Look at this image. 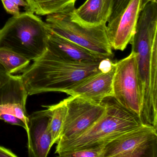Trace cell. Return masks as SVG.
I'll return each instance as SVG.
<instances>
[{"instance_id": "obj_1", "label": "cell", "mask_w": 157, "mask_h": 157, "mask_svg": "<svg viewBox=\"0 0 157 157\" xmlns=\"http://www.w3.org/2000/svg\"><path fill=\"white\" fill-rule=\"evenodd\" d=\"M100 62H81L58 56L48 51L21 75L28 95L45 92L65 93L91 76L101 72Z\"/></svg>"}, {"instance_id": "obj_2", "label": "cell", "mask_w": 157, "mask_h": 157, "mask_svg": "<svg viewBox=\"0 0 157 157\" xmlns=\"http://www.w3.org/2000/svg\"><path fill=\"white\" fill-rule=\"evenodd\" d=\"M103 101L106 106L103 115L78 136L58 141L56 153L104 146L114 139L144 124L139 117L125 109L114 97H108Z\"/></svg>"}, {"instance_id": "obj_3", "label": "cell", "mask_w": 157, "mask_h": 157, "mask_svg": "<svg viewBox=\"0 0 157 157\" xmlns=\"http://www.w3.org/2000/svg\"><path fill=\"white\" fill-rule=\"evenodd\" d=\"M49 34L46 23L27 11L13 15L0 30V48L34 61L47 50Z\"/></svg>"}, {"instance_id": "obj_4", "label": "cell", "mask_w": 157, "mask_h": 157, "mask_svg": "<svg viewBox=\"0 0 157 157\" xmlns=\"http://www.w3.org/2000/svg\"><path fill=\"white\" fill-rule=\"evenodd\" d=\"M71 5L57 13L47 16L48 27L55 33L84 48L94 54L112 59L113 48L108 39L106 23L90 27L73 21Z\"/></svg>"}, {"instance_id": "obj_5", "label": "cell", "mask_w": 157, "mask_h": 157, "mask_svg": "<svg viewBox=\"0 0 157 157\" xmlns=\"http://www.w3.org/2000/svg\"><path fill=\"white\" fill-rule=\"evenodd\" d=\"M157 129L143 124L104 147L102 157H157Z\"/></svg>"}, {"instance_id": "obj_6", "label": "cell", "mask_w": 157, "mask_h": 157, "mask_svg": "<svg viewBox=\"0 0 157 157\" xmlns=\"http://www.w3.org/2000/svg\"><path fill=\"white\" fill-rule=\"evenodd\" d=\"M115 67L113 97L125 109L140 119L141 101L136 54L131 51L128 56L115 62Z\"/></svg>"}, {"instance_id": "obj_7", "label": "cell", "mask_w": 157, "mask_h": 157, "mask_svg": "<svg viewBox=\"0 0 157 157\" xmlns=\"http://www.w3.org/2000/svg\"><path fill=\"white\" fill-rule=\"evenodd\" d=\"M65 100L67 114L58 141L78 136L98 121L106 110L104 101L97 103L78 95Z\"/></svg>"}, {"instance_id": "obj_8", "label": "cell", "mask_w": 157, "mask_h": 157, "mask_svg": "<svg viewBox=\"0 0 157 157\" xmlns=\"http://www.w3.org/2000/svg\"><path fill=\"white\" fill-rule=\"evenodd\" d=\"M28 95L21 75H13L0 88V120L22 127L26 133L29 117L26 108Z\"/></svg>"}, {"instance_id": "obj_9", "label": "cell", "mask_w": 157, "mask_h": 157, "mask_svg": "<svg viewBox=\"0 0 157 157\" xmlns=\"http://www.w3.org/2000/svg\"><path fill=\"white\" fill-rule=\"evenodd\" d=\"M140 0H132L116 21L106 25L107 36L112 48L124 51L133 39L140 13Z\"/></svg>"}, {"instance_id": "obj_10", "label": "cell", "mask_w": 157, "mask_h": 157, "mask_svg": "<svg viewBox=\"0 0 157 157\" xmlns=\"http://www.w3.org/2000/svg\"><path fill=\"white\" fill-rule=\"evenodd\" d=\"M49 120L46 109L29 115L27 135L29 157H46L49 153L53 146Z\"/></svg>"}, {"instance_id": "obj_11", "label": "cell", "mask_w": 157, "mask_h": 157, "mask_svg": "<svg viewBox=\"0 0 157 157\" xmlns=\"http://www.w3.org/2000/svg\"><path fill=\"white\" fill-rule=\"evenodd\" d=\"M115 67L107 72L96 73L65 92L70 96L78 95L97 103L108 97H113V78Z\"/></svg>"}, {"instance_id": "obj_12", "label": "cell", "mask_w": 157, "mask_h": 157, "mask_svg": "<svg viewBox=\"0 0 157 157\" xmlns=\"http://www.w3.org/2000/svg\"><path fill=\"white\" fill-rule=\"evenodd\" d=\"M48 29L49 34L47 49L54 55L69 60L81 62H100L102 59L107 58L94 54Z\"/></svg>"}, {"instance_id": "obj_13", "label": "cell", "mask_w": 157, "mask_h": 157, "mask_svg": "<svg viewBox=\"0 0 157 157\" xmlns=\"http://www.w3.org/2000/svg\"><path fill=\"white\" fill-rule=\"evenodd\" d=\"M71 15L73 21L86 26L93 27L107 23L104 0H86L79 8H74Z\"/></svg>"}, {"instance_id": "obj_14", "label": "cell", "mask_w": 157, "mask_h": 157, "mask_svg": "<svg viewBox=\"0 0 157 157\" xmlns=\"http://www.w3.org/2000/svg\"><path fill=\"white\" fill-rule=\"evenodd\" d=\"M27 11L41 16L57 13L71 5L77 0H25Z\"/></svg>"}, {"instance_id": "obj_15", "label": "cell", "mask_w": 157, "mask_h": 157, "mask_svg": "<svg viewBox=\"0 0 157 157\" xmlns=\"http://www.w3.org/2000/svg\"><path fill=\"white\" fill-rule=\"evenodd\" d=\"M46 108L50 117L49 128L52 138V144H56L60 138L61 130L67 114V108L65 99L56 104L43 105Z\"/></svg>"}, {"instance_id": "obj_16", "label": "cell", "mask_w": 157, "mask_h": 157, "mask_svg": "<svg viewBox=\"0 0 157 157\" xmlns=\"http://www.w3.org/2000/svg\"><path fill=\"white\" fill-rule=\"evenodd\" d=\"M30 61L13 51L0 48V63L11 75L22 72L29 66Z\"/></svg>"}, {"instance_id": "obj_17", "label": "cell", "mask_w": 157, "mask_h": 157, "mask_svg": "<svg viewBox=\"0 0 157 157\" xmlns=\"http://www.w3.org/2000/svg\"><path fill=\"white\" fill-rule=\"evenodd\" d=\"M132 0H104L108 24L116 21L121 16Z\"/></svg>"}, {"instance_id": "obj_18", "label": "cell", "mask_w": 157, "mask_h": 157, "mask_svg": "<svg viewBox=\"0 0 157 157\" xmlns=\"http://www.w3.org/2000/svg\"><path fill=\"white\" fill-rule=\"evenodd\" d=\"M104 146L84 148L61 152L59 156L62 157H102Z\"/></svg>"}, {"instance_id": "obj_19", "label": "cell", "mask_w": 157, "mask_h": 157, "mask_svg": "<svg viewBox=\"0 0 157 157\" xmlns=\"http://www.w3.org/2000/svg\"><path fill=\"white\" fill-rule=\"evenodd\" d=\"M6 12L10 14L17 15L21 13L19 6L10 0H1Z\"/></svg>"}, {"instance_id": "obj_20", "label": "cell", "mask_w": 157, "mask_h": 157, "mask_svg": "<svg viewBox=\"0 0 157 157\" xmlns=\"http://www.w3.org/2000/svg\"><path fill=\"white\" fill-rule=\"evenodd\" d=\"M114 66V63H113L111 59L105 58L100 61L98 66V69L101 72L107 73L113 69Z\"/></svg>"}, {"instance_id": "obj_21", "label": "cell", "mask_w": 157, "mask_h": 157, "mask_svg": "<svg viewBox=\"0 0 157 157\" xmlns=\"http://www.w3.org/2000/svg\"><path fill=\"white\" fill-rule=\"evenodd\" d=\"M12 76L13 75L10 74L0 63V88L7 83Z\"/></svg>"}, {"instance_id": "obj_22", "label": "cell", "mask_w": 157, "mask_h": 157, "mask_svg": "<svg viewBox=\"0 0 157 157\" xmlns=\"http://www.w3.org/2000/svg\"><path fill=\"white\" fill-rule=\"evenodd\" d=\"M16 154L8 149L0 146V157H17Z\"/></svg>"}, {"instance_id": "obj_23", "label": "cell", "mask_w": 157, "mask_h": 157, "mask_svg": "<svg viewBox=\"0 0 157 157\" xmlns=\"http://www.w3.org/2000/svg\"><path fill=\"white\" fill-rule=\"evenodd\" d=\"M10 1L14 2L15 4L18 5L19 7L20 6H22V7H25V8H27V2L25 0H10Z\"/></svg>"}, {"instance_id": "obj_24", "label": "cell", "mask_w": 157, "mask_h": 157, "mask_svg": "<svg viewBox=\"0 0 157 157\" xmlns=\"http://www.w3.org/2000/svg\"><path fill=\"white\" fill-rule=\"evenodd\" d=\"M149 2L150 0H140V12L143 10L144 7H145V6L147 5V3H148Z\"/></svg>"}, {"instance_id": "obj_25", "label": "cell", "mask_w": 157, "mask_h": 157, "mask_svg": "<svg viewBox=\"0 0 157 157\" xmlns=\"http://www.w3.org/2000/svg\"><path fill=\"white\" fill-rule=\"evenodd\" d=\"M150 2H157V0H150Z\"/></svg>"}]
</instances>
